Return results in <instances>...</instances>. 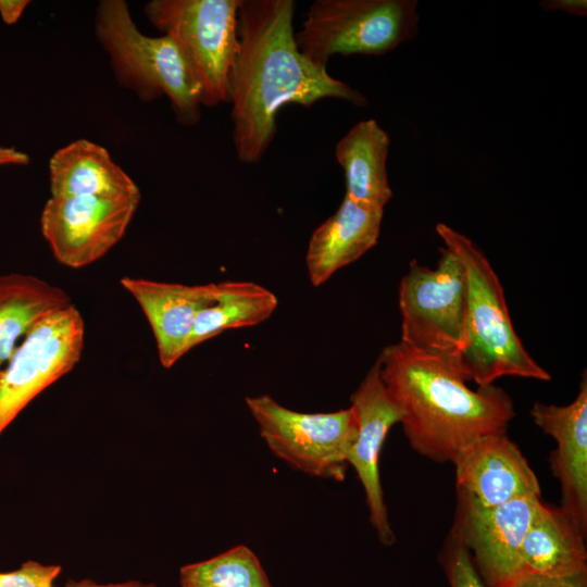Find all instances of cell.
Returning <instances> with one entry per match:
<instances>
[{
    "label": "cell",
    "instance_id": "obj_1",
    "mask_svg": "<svg viewBox=\"0 0 587 587\" xmlns=\"http://www.w3.org/2000/svg\"><path fill=\"white\" fill-rule=\"evenodd\" d=\"M294 0H240L238 50L228 79L233 141L238 160L261 161L276 132L279 110L335 98L357 107L366 98L299 50Z\"/></svg>",
    "mask_w": 587,
    "mask_h": 587
},
{
    "label": "cell",
    "instance_id": "obj_2",
    "mask_svg": "<svg viewBox=\"0 0 587 587\" xmlns=\"http://www.w3.org/2000/svg\"><path fill=\"white\" fill-rule=\"evenodd\" d=\"M376 361L388 395L402 411L410 446L434 462L453 463L476 439L507 433L515 416L502 388L467 387L453 357L415 351L399 341L386 346Z\"/></svg>",
    "mask_w": 587,
    "mask_h": 587
},
{
    "label": "cell",
    "instance_id": "obj_3",
    "mask_svg": "<svg viewBox=\"0 0 587 587\" xmlns=\"http://www.w3.org/2000/svg\"><path fill=\"white\" fill-rule=\"evenodd\" d=\"M436 232L460 260L466 279L465 339L454 362L466 382L494 384L502 376L551 379L525 349L512 324L503 288L483 251L465 235L439 223Z\"/></svg>",
    "mask_w": 587,
    "mask_h": 587
},
{
    "label": "cell",
    "instance_id": "obj_4",
    "mask_svg": "<svg viewBox=\"0 0 587 587\" xmlns=\"http://www.w3.org/2000/svg\"><path fill=\"white\" fill-rule=\"evenodd\" d=\"M95 29L122 86L142 101L166 97L177 121L185 126L200 121L199 88L171 38L142 34L123 0L98 3Z\"/></svg>",
    "mask_w": 587,
    "mask_h": 587
},
{
    "label": "cell",
    "instance_id": "obj_5",
    "mask_svg": "<svg viewBox=\"0 0 587 587\" xmlns=\"http://www.w3.org/2000/svg\"><path fill=\"white\" fill-rule=\"evenodd\" d=\"M416 8L415 0H316L296 42L323 67L334 54L382 55L416 35Z\"/></svg>",
    "mask_w": 587,
    "mask_h": 587
},
{
    "label": "cell",
    "instance_id": "obj_6",
    "mask_svg": "<svg viewBox=\"0 0 587 587\" xmlns=\"http://www.w3.org/2000/svg\"><path fill=\"white\" fill-rule=\"evenodd\" d=\"M240 0H151L149 22L173 40L204 107L228 101V79L238 50Z\"/></svg>",
    "mask_w": 587,
    "mask_h": 587
},
{
    "label": "cell",
    "instance_id": "obj_7",
    "mask_svg": "<svg viewBox=\"0 0 587 587\" xmlns=\"http://www.w3.org/2000/svg\"><path fill=\"white\" fill-rule=\"evenodd\" d=\"M435 268L413 260L399 286L401 342L435 355L455 358L465 339L466 279L458 257L439 249Z\"/></svg>",
    "mask_w": 587,
    "mask_h": 587
},
{
    "label": "cell",
    "instance_id": "obj_8",
    "mask_svg": "<svg viewBox=\"0 0 587 587\" xmlns=\"http://www.w3.org/2000/svg\"><path fill=\"white\" fill-rule=\"evenodd\" d=\"M246 404L270 450L310 476L341 482L357 434L352 409L324 413L290 410L268 395L247 397Z\"/></svg>",
    "mask_w": 587,
    "mask_h": 587
},
{
    "label": "cell",
    "instance_id": "obj_9",
    "mask_svg": "<svg viewBox=\"0 0 587 587\" xmlns=\"http://www.w3.org/2000/svg\"><path fill=\"white\" fill-rule=\"evenodd\" d=\"M84 319L73 304L39 321L0 371V436L40 392L82 358Z\"/></svg>",
    "mask_w": 587,
    "mask_h": 587
},
{
    "label": "cell",
    "instance_id": "obj_10",
    "mask_svg": "<svg viewBox=\"0 0 587 587\" xmlns=\"http://www.w3.org/2000/svg\"><path fill=\"white\" fill-rule=\"evenodd\" d=\"M140 198L50 196L40 226L55 260L79 268L101 259L126 233Z\"/></svg>",
    "mask_w": 587,
    "mask_h": 587
},
{
    "label": "cell",
    "instance_id": "obj_11",
    "mask_svg": "<svg viewBox=\"0 0 587 587\" xmlns=\"http://www.w3.org/2000/svg\"><path fill=\"white\" fill-rule=\"evenodd\" d=\"M542 504L533 497L482 507L458 495L451 532L469 550L486 587H512L524 575L522 542Z\"/></svg>",
    "mask_w": 587,
    "mask_h": 587
},
{
    "label": "cell",
    "instance_id": "obj_12",
    "mask_svg": "<svg viewBox=\"0 0 587 587\" xmlns=\"http://www.w3.org/2000/svg\"><path fill=\"white\" fill-rule=\"evenodd\" d=\"M357 434L347 455L365 494L370 521L379 541L392 546L396 536L389 523L380 483L378 460L389 429L402 421V411L388 395L377 361L350 397Z\"/></svg>",
    "mask_w": 587,
    "mask_h": 587
},
{
    "label": "cell",
    "instance_id": "obj_13",
    "mask_svg": "<svg viewBox=\"0 0 587 587\" xmlns=\"http://www.w3.org/2000/svg\"><path fill=\"white\" fill-rule=\"evenodd\" d=\"M453 464L458 495L482 507L541 496L536 474L507 433L476 439Z\"/></svg>",
    "mask_w": 587,
    "mask_h": 587
},
{
    "label": "cell",
    "instance_id": "obj_14",
    "mask_svg": "<svg viewBox=\"0 0 587 587\" xmlns=\"http://www.w3.org/2000/svg\"><path fill=\"white\" fill-rule=\"evenodd\" d=\"M534 423L551 436L557 448L549 457L550 469L560 482L562 511L586 536L587 533V377L582 374L579 391L567 405L535 402Z\"/></svg>",
    "mask_w": 587,
    "mask_h": 587
},
{
    "label": "cell",
    "instance_id": "obj_15",
    "mask_svg": "<svg viewBox=\"0 0 587 587\" xmlns=\"http://www.w3.org/2000/svg\"><path fill=\"white\" fill-rule=\"evenodd\" d=\"M121 285L150 323L162 366L172 367L189 351L196 317L212 300L214 283L189 286L124 277Z\"/></svg>",
    "mask_w": 587,
    "mask_h": 587
},
{
    "label": "cell",
    "instance_id": "obj_16",
    "mask_svg": "<svg viewBox=\"0 0 587 587\" xmlns=\"http://www.w3.org/2000/svg\"><path fill=\"white\" fill-rule=\"evenodd\" d=\"M384 209L363 207L344 197L338 210L312 234L305 264L310 282L317 287L335 272L357 261L378 239Z\"/></svg>",
    "mask_w": 587,
    "mask_h": 587
},
{
    "label": "cell",
    "instance_id": "obj_17",
    "mask_svg": "<svg viewBox=\"0 0 587 587\" xmlns=\"http://www.w3.org/2000/svg\"><path fill=\"white\" fill-rule=\"evenodd\" d=\"M52 197H139L136 183L100 145L75 140L53 153L49 161Z\"/></svg>",
    "mask_w": 587,
    "mask_h": 587
},
{
    "label": "cell",
    "instance_id": "obj_18",
    "mask_svg": "<svg viewBox=\"0 0 587 587\" xmlns=\"http://www.w3.org/2000/svg\"><path fill=\"white\" fill-rule=\"evenodd\" d=\"M389 146L387 132L373 118L355 124L336 143L346 197L363 207L384 209L392 197L386 167Z\"/></svg>",
    "mask_w": 587,
    "mask_h": 587
},
{
    "label": "cell",
    "instance_id": "obj_19",
    "mask_svg": "<svg viewBox=\"0 0 587 587\" xmlns=\"http://www.w3.org/2000/svg\"><path fill=\"white\" fill-rule=\"evenodd\" d=\"M585 537L561 508L544 503L522 542L524 574L569 576L587 573Z\"/></svg>",
    "mask_w": 587,
    "mask_h": 587
},
{
    "label": "cell",
    "instance_id": "obj_20",
    "mask_svg": "<svg viewBox=\"0 0 587 587\" xmlns=\"http://www.w3.org/2000/svg\"><path fill=\"white\" fill-rule=\"evenodd\" d=\"M60 287L33 275H0V371L34 326L47 315L73 305Z\"/></svg>",
    "mask_w": 587,
    "mask_h": 587
},
{
    "label": "cell",
    "instance_id": "obj_21",
    "mask_svg": "<svg viewBox=\"0 0 587 587\" xmlns=\"http://www.w3.org/2000/svg\"><path fill=\"white\" fill-rule=\"evenodd\" d=\"M277 297L252 282L214 284L212 300L197 315L189 350L224 330L258 325L276 310Z\"/></svg>",
    "mask_w": 587,
    "mask_h": 587
},
{
    "label": "cell",
    "instance_id": "obj_22",
    "mask_svg": "<svg viewBox=\"0 0 587 587\" xmlns=\"http://www.w3.org/2000/svg\"><path fill=\"white\" fill-rule=\"evenodd\" d=\"M179 587H273L257 554L235 546L213 558L179 569Z\"/></svg>",
    "mask_w": 587,
    "mask_h": 587
},
{
    "label": "cell",
    "instance_id": "obj_23",
    "mask_svg": "<svg viewBox=\"0 0 587 587\" xmlns=\"http://www.w3.org/2000/svg\"><path fill=\"white\" fill-rule=\"evenodd\" d=\"M439 563L450 587H486L479 577L469 550L452 533L439 554Z\"/></svg>",
    "mask_w": 587,
    "mask_h": 587
},
{
    "label": "cell",
    "instance_id": "obj_24",
    "mask_svg": "<svg viewBox=\"0 0 587 587\" xmlns=\"http://www.w3.org/2000/svg\"><path fill=\"white\" fill-rule=\"evenodd\" d=\"M60 573V565L28 560L17 570L0 572V587H52Z\"/></svg>",
    "mask_w": 587,
    "mask_h": 587
},
{
    "label": "cell",
    "instance_id": "obj_25",
    "mask_svg": "<svg viewBox=\"0 0 587 587\" xmlns=\"http://www.w3.org/2000/svg\"><path fill=\"white\" fill-rule=\"evenodd\" d=\"M512 587H587V573L569 576L527 573L521 576Z\"/></svg>",
    "mask_w": 587,
    "mask_h": 587
},
{
    "label": "cell",
    "instance_id": "obj_26",
    "mask_svg": "<svg viewBox=\"0 0 587 587\" xmlns=\"http://www.w3.org/2000/svg\"><path fill=\"white\" fill-rule=\"evenodd\" d=\"M539 5L548 11H561L578 16H585L587 14L586 0H545Z\"/></svg>",
    "mask_w": 587,
    "mask_h": 587
},
{
    "label": "cell",
    "instance_id": "obj_27",
    "mask_svg": "<svg viewBox=\"0 0 587 587\" xmlns=\"http://www.w3.org/2000/svg\"><path fill=\"white\" fill-rule=\"evenodd\" d=\"M28 4V0H0L1 18L8 25L16 23Z\"/></svg>",
    "mask_w": 587,
    "mask_h": 587
},
{
    "label": "cell",
    "instance_id": "obj_28",
    "mask_svg": "<svg viewBox=\"0 0 587 587\" xmlns=\"http://www.w3.org/2000/svg\"><path fill=\"white\" fill-rule=\"evenodd\" d=\"M66 587H158L154 583H143L140 580H128L123 583L98 584L90 579L68 580Z\"/></svg>",
    "mask_w": 587,
    "mask_h": 587
},
{
    "label": "cell",
    "instance_id": "obj_29",
    "mask_svg": "<svg viewBox=\"0 0 587 587\" xmlns=\"http://www.w3.org/2000/svg\"><path fill=\"white\" fill-rule=\"evenodd\" d=\"M29 158L26 153L11 147L0 146V166L4 165H25Z\"/></svg>",
    "mask_w": 587,
    "mask_h": 587
}]
</instances>
